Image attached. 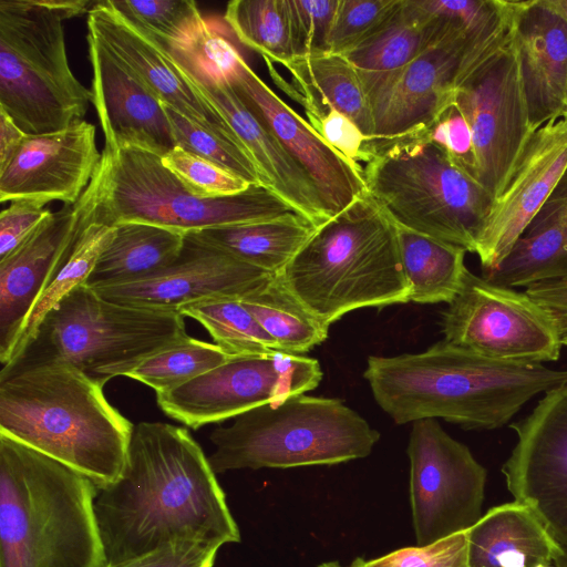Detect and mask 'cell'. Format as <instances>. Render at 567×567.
<instances>
[{
	"mask_svg": "<svg viewBox=\"0 0 567 567\" xmlns=\"http://www.w3.org/2000/svg\"><path fill=\"white\" fill-rule=\"evenodd\" d=\"M241 302L280 352L302 355L327 339L329 326L297 298L281 274Z\"/></svg>",
	"mask_w": 567,
	"mask_h": 567,
	"instance_id": "obj_34",
	"label": "cell"
},
{
	"mask_svg": "<svg viewBox=\"0 0 567 567\" xmlns=\"http://www.w3.org/2000/svg\"><path fill=\"white\" fill-rule=\"evenodd\" d=\"M363 561H364V559H362L361 557H358L348 566L341 565L338 561H327V563L319 565L318 567H362Z\"/></svg>",
	"mask_w": 567,
	"mask_h": 567,
	"instance_id": "obj_51",
	"label": "cell"
},
{
	"mask_svg": "<svg viewBox=\"0 0 567 567\" xmlns=\"http://www.w3.org/2000/svg\"><path fill=\"white\" fill-rule=\"evenodd\" d=\"M555 567H567V545L559 543L553 558Z\"/></svg>",
	"mask_w": 567,
	"mask_h": 567,
	"instance_id": "obj_50",
	"label": "cell"
},
{
	"mask_svg": "<svg viewBox=\"0 0 567 567\" xmlns=\"http://www.w3.org/2000/svg\"><path fill=\"white\" fill-rule=\"evenodd\" d=\"M280 274L328 326L355 309L410 301L398 227L367 193L318 227Z\"/></svg>",
	"mask_w": 567,
	"mask_h": 567,
	"instance_id": "obj_5",
	"label": "cell"
},
{
	"mask_svg": "<svg viewBox=\"0 0 567 567\" xmlns=\"http://www.w3.org/2000/svg\"><path fill=\"white\" fill-rule=\"evenodd\" d=\"M94 511L106 565L178 543L220 548L241 539L200 445L165 422L134 425L123 473L97 488Z\"/></svg>",
	"mask_w": 567,
	"mask_h": 567,
	"instance_id": "obj_1",
	"label": "cell"
},
{
	"mask_svg": "<svg viewBox=\"0 0 567 567\" xmlns=\"http://www.w3.org/2000/svg\"><path fill=\"white\" fill-rule=\"evenodd\" d=\"M162 164L193 195L219 198L244 192L250 184L216 164L175 146L161 156Z\"/></svg>",
	"mask_w": 567,
	"mask_h": 567,
	"instance_id": "obj_40",
	"label": "cell"
},
{
	"mask_svg": "<svg viewBox=\"0 0 567 567\" xmlns=\"http://www.w3.org/2000/svg\"><path fill=\"white\" fill-rule=\"evenodd\" d=\"M109 4L155 40L188 44L207 21L192 0H107Z\"/></svg>",
	"mask_w": 567,
	"mask_h": 567,
	"instance_id": "obj_38",
	"label": "cell"
},
{
	"mask_svg": "<svg viewBox=\"0 0 567 567\" xmlns=\"http://www.w3.org/2000/svg\"><path fill=\"white\" fill-rule=\"evenodd\" d=\"M560 118H563L567 123V97H566L565 109H564V112H563V115Z\"/></svg>",
	"mask_w": 567,
	"mask_h": 567,
	"instance_id": "obj_53",
	"label": "cell"
},
{
	"mask_svg": "<svg viewBox=\"0 0 567 567\" xmlns=\"http://www.w3.org/2000/svg\"><path fill=\"white\" fill-rule=\"evenodd\" d=\"M455 18L431 13L420 0H402L374 33L341 55L360 75L393 72L419 56Z\"/></svg>",
	"mask_w": 567,
	"mask_h": 567,
	"instance_id": "obj_29",
	"label": "cell"
},
{
	"mask_svg": "<svg viewBox=\"0 0 567 567\" xmlns=\"http://www.w3.org/2000/svg\"><path fill=\"white\" fill-rule=\"evenodd\" d=\"M97 487L0 435V567H105Z\"/></svg>",
	"mask_w": 567,
	"mask_h": 567,
	"instance_id": "obj_4",
	"label": "cell"
},
{
	"mask_svg": "<svg viewBox=\"0 0 567 567\" xmlns=\"http://www.w3.org/2000/svg\"><path fill=\"white\" fill-rule=\"evenodd\" d=\"M133 430L103 386L69 363L1 370L0 435L71 467L97 488L122 475Z\"/></svg>",
	"mask_w": 567,
	"mask_h": 567,
	"instance_id": "obj_3",
	"label": "cell"
},
{
	"mask_svg": "<svg viewBox=\"0 0 567 567\" xmlns=\"http://www.w3.org/2000/svg\"><path fill=\"white\" fill-rule=\"evenodd\" d=\"M179 312L198 321L215 344L231 357L279 351L275 340L239 299H206L187 305Z\"/></svg>",
	"mask_w": 567,
	"mask_h": 567,
	"instance_id": "obj_36",
	"label": "cell"
},
{
	"mask_svg": "<svg viewBox=\"0 0 567 567\" xmlns=\"http://www.w3.org/2000/svg\"><path fill=\"white\" fill-rule=\"evenodd\" d=\"M567 169V123L549 122L533 134L502 194L494 199L476 255L483 274L496 269Z\"/></svg>",
	"mask_w": 567,
	"mask_h": 567,
	"instance_id": "obj_21",
	"label": "cell"
},
{
	"mask_svg": "<svg viewBox=\"0 0 567 567\" xmlns=\"http://www.w3.org/2000/svg\"><path fill=\"white\" fill-rule=\"evenodd\" d=\"M47 203L32 198L10 202L0 214V260L19 247L51 214Z\"/></svg>",
	"mask_w": 567,
	"mask_h": 567,
	"instance_id": "obj_44",
	"label": "cell"
},
{
	"mask_svg": "<svg viewBox=\"0 0 567 567\" xmlns=\"http://www.w3.org/2000/svg\"><path fill=\"white\" fill-rule=\"evenodd\" d=\"M73 0H0V107L27 135L82 121L92 100L69 64L64 20Z\"/></svg>",
	"mask_w": 567,
	"mask_h": 567,
	"instance_id": "obj_7",
	"label": "cell"
},
{
	"mask_svg": "<svg viewBox=\"0 0 567 567\" xmlns=\"http://www.w3.org/2000/svg\"><path fill=\"white\" fill-rule=\"evenodd\" d=\"M162 104L172 126L176 146L216 164L250 185L261 184L255 163L240 145L214 134L171 106Z\"/></svg>",
	"mask_w": 567,
	"mask_h": 567,
	"instance_id": "obj_39",
	"label": "cell"
},
{
	"mask_svg": "<svg viewBox=\"0 0 567 567\" xmlns=\"http://www.w3.org/2000/svg\"><path fill=\"white\" fill-rule=\"evenodd\" d=\"M97 169L95 219L111 226L141 221L188 234L297 213L261 184L226 197L200 198L178 182L161 156L134 146H104Z\"/></svg>",
	"mask_w": 567,
	"mask_h": 567,
	"instance_id": "obj_10",
	"label": "cell"
},
{
	"mask_svg": "<svg viewBox=\"0 0 567 567\" xmlns=\"http://www.w3.org/2000/svg\"><path fill=\"white\" fill-rule=\"evenodd\" d=\"M115 230V226L97 221L95 215L81 227L48 275L23 322L11 360L4 368L22 355L48 312L74 288L86 282L100 256L112 241Z\"/></svg>",
	"mask_w": 567,
	"mask_h": 567,
	"instance_id": "obj_32",
	"label": "cell"
},
{
	"mask_svg": "<svg viewBox=\"0 0 567 567\" xmlns=\"http://www.w3.org/2000/svg\"><path fill=\"white\" fill-rule=\"evenodd\" d=\"M442 313L444 340L493 360L544 364L560 358L557 324L526 291L466 271Z\"/></svg>",
	"mask_w": 567,
	"mask_h": 567,
	"instance_id": "obj_12",
	"label": "cell"
},
{
	"mask_svg": "<svg viewBox=\"0 0 567 567\" xmlns=\"http://www.w3.org/2000/svg\"><path fill=\"white\" fill-rule=\"evenodd\" d=\"M363 377L396 424L441 417L495 430L534 396L566 383L567 369L493 360L443 339L419 353L370 355Z\"/></svg>",
	"mask_w": 567,
	"mask_h": 567,
	"instance_id": "obj_2",
	"label": "cell"
},
{
	"mask_svg": "<svg viewBox=\"0 0 567 567\" xmlns=\"http://www.w3.org/2000/svg\"><path fill=\"white\" fill-rule=\"evenodd\" d=\"M379 439L380 433L341 400L302 393L215 429L208 461L216 474L332 465L368 456Z\"/></svg>",
	"mask_w": 567,
	"mask_h": 567,
	"instance_id": "obj_8",
	"label": "cell"
},
{
	"mask_svg": "<svg viewBox=\"0 0 567 567\" xmlns=\"http://www.w3.org/2000/svg\"><path fill=\"white\" fill-rule=\"evenodd\" d=\"M265 62L275 83L303 106L308 120L334 109L373 138L368 96L357 69L343 55L321 53L286 62L281 65L289 72V81L276 72L272 62Z\"/></svg>",
	"mask_w": 567,
	"mask_h": 567,
	"instance_id": "obj_26",
	"label": "cell"
},
{
	"mask_svg": "<svg viewBox=\"0 0 567 567\" xmlns=\"http://www.w3.org/2000/svg\"><path fill=\"white\" fill-rule=\"evenodd\" d=\"M224 20L239 42L264 60L284 64L295 58L288 0H233Z\"/></svg>",
	"mask_w": 567,
	"mask_h": 567,
	"instance_id": "obj_35",
	"label": "cell"
},
{
	"mask_svg": "<svg viewBox=\"0 0 567 567\" xmlns=\"http://www.w3.org/2000/svg\"><path fill=\"white\" fill-rule=\"evenodd\" d=\"M272 276L186 234L181 254L166 267L133 281L92 289L120 305L179 312L206 299L243 300Z\"/></svg>",
	"mask_w": 567,
	"mask_h": 567,
	"instance_id": "obj_18",
	"label": "cell"
},
{
	"mask_svg": "<svg viewBox=\"0 0 567 567\" xmlns=\"http://www.w3.org/2000/svg\"><path fill=\"white\" fill-rule=\"evenodd\" d=\"M558 540L528 505L492 507L467 529L468 567H555Z\"/></svg>",
	"mask_w": 567,
	"mask_h": 567,
	"instance_id": "obj_27",
	"label": "cell"
},
{
	"mask_svg": "<svg viewBox=\"0 0 567 567\" xmlns=\"http://www.w3.org/2000/svg\"><path fill=\"white\" fill-rule=\"evenodd\" d=\"M483 277L511 288L567 280V169L507 257Z\"/></svg>",
	"mask_w": 567,
	"mask_h": 567,
	"instance_id": "obj_28",
	"label": "cell"
},
{
	"mask_svg": "<svg viewBox=\"0 0 567 567\" xmlns=\"http://www.w3.org/2000/svg\"><path fill=\"white\" fill-rule=\"evenodd\" d=\"M188 337L181 312L112 302L82 284L48 312L22 355L2 370L59 361L104 386Z\"/></svg>",
	"mask_w": 567,
	"mask_h": 567,
	"instance_id": "obj_9",
	"label": "cell"
},
{
	"mask_svg": "<svg viewBox=\"0 0 567 567\" xmlns=\"http://www.w3.org/2000/svg\"><path fill=\"white\" fill-rule=\"evenodd\" d=\"M322 377L319 361L301 354L233 357L176 389L156 393V401L167 416L196 430L315 390Z\"/></svg>",
	"mask_w": 567,
	"mask_h": 567,
	"instance_id": "obj_13",
	"label": "cell"
},
{
	"mask_svg": "<svg viewBox=\"0 0 567 567\" xmlns=\"http://www.w3.org/2000/svg\"><path fill=\"white\" fill-rule=\"evenodd\" d=\"M101 156L95 126L84 120L58 132L27 135L0 169V202L32 198L73 205L90 184Z\"/></svg>",
	"mask_w": 567,
	"mask_h": 567,
	"instance_id": "obj_22",
	"label": "cell"
},
{
	"mask_svg": "<svg viewBox=\"0 0 567 567\" xmlns=\"http://www.w3.org/2000/svg\"><path fill=\"white\" fill-rule=\"evenodd\" d=\"M92 100L104 146H134L158 156L176 146L159 99L92 33L87 32Z\"/></svg>",
	"mask_w": 567,
	"mask_h": 567,
	"instance_id": "obj_23",
	"label": "cell"
},
{
	"mask_svg": "<svg viewBox=\"0 0 567 567\" xmlns=\"http://www.w3.org/2000/svg\"><path fill=\"white\" fill-rule=\"evenodd\" d=\"M511 427L517 442L502 467L507 488L567 545V382Z\"/></svg>",
	"mask_w": 567,
	"mask_h": 567,
	"instance_id": "obj_17",
	"label": "cell"
},
{
	"mask_svg": "<svg viewBox=\"0 0 567 567\" xmlns=\"http://www.w3.org/2000/svg\"><path fill=\"white\" fill-rule=\"evenodd\" d=\"M367 194L399 227L476 254L494 198L430 136V126L369 140Z\"/></svg>",
	"mask_w": 567,
	"mask_h": 567,
	"instance_id": "obj_6",
	"label": "cell"
},
{
	"mask_svg": "<svg viewBox=\"0 0 567 567\" xmlns=\"http://www.w3.org/2000/svg\"><path fill=\"white\" fill-rule=\"evenodd\" d=\"M318 227L302 215L188 233L271 275L284 271Z\"/></svg>",
	"mask_w": 567,
	"mask_h": 567,
	"instance_id": "obj_30",
	"label": "cell"
},
{
	"mask_svg": "<svg viewBox=\"0 0 567 567\" xmlns=\"http://www.w3.org/2000/svg\"><path fill=\"white\" fill-rule=\"evenodd\" d=\"M157 42L193 92L230 127L255 163L261 184L317 227L328 221L330 217L309 176L241 102L226 75L179 45Z\"/></svg>",
	"mask_w": 567,
	"mask_h": 567,
	"instance_id": "obj_16",
	"label": "cell"
},
{
	"mask_svg": "<svg viewBox=\"0 0 567 567\" xmlns=\"http://www.w3.org/2000/svg\"><path fill=\"white\" fill-rule=\"evenodd\" d=\"M452 106L470 126L473 178L496 199L535 133L512 27L497 41L465 53Z\"/></svg>",
	"mask_w": 567,
	"mask_h": 567,
	"instance_id": "obj_11",
	"label": "cell"
},
{
	"mask_svg": "<svg viewBox=\"0 0 567 567\" xmlns=\"http://www.w3.org/2000/svg\"><path fill=\"white\" fill-rule=\"evenodd\" d=\"M115 235L86 280L91 288L133 281L173 262L186 234L141 221L115 225Z\"/></svg>",
	"mask_w": 567,
	"mask_h": 567,
	"instance_id": "obj_31",
	"label": "cell"
},
{
	"mask_svg": "<svg viewBox=\"0 0 567 567\" xmlns=\"http://www.w3.org/2000/svg\"><path fill=\"white\" fill-rule=\"evenodd\" d=\"M86 25L87 32L134 73L162 103L199 126L241 146L226 122L177 73L162 45L120 14L107 0L93 4L87 13Z\"/></svg>",
	"mask_w": 567,
	"mask_h": 567,
	"instance_id": "obj_25",
	"label": "cell"
},
{
	"mask_svg": "<svg viewBox=\"0 0 567 567\" xmlns=\"http://www.w3.org/2000/svg\"><path fill=\"white\" fill-rule=\"evenodd\" d=\"M433 142L442 146L452 159L472 177L473 145L470 126L464 116L451 106L430 126Z\"/></svg>",
	"mask_w": 567,
	"mask_h": 567,
	"instance_id": "obj_47",
	"label": "cell"
},
{
	"mask_svg": "<svg viewBox=\"0 0 567 567\" xmlns=\"http://www.w3.org/2000/svg\"><path fill=\"white\" fill-rule=\"evenodd\" d=\"M402 0H338L329 52L343 54L374 33Z\"/></svg>",
	"mask_w": 567,
	"mask_h": 567,
	"instance_id": "obj_41",
	"label": "cell"
},
{
	"mask_svg": "<svg viewBox=\"0 0 567 567\" xmlns=\"http://www.w3.org/2000/svg\"><path fill=\"white\" fill-rule=\"evenodd\" d=\"M288 1L293 59L330 53L329 39L338 0Z\"/></svg>",
	"mask_w": 567,
	"mask_h": 567,
	"instance_id": "obj_42",
	"label": "cell"
},
{
	"mask_svg": "<svg viewBox=\"0 0 567 567\" xmlns=\"http://www.w3.org/2000/svg\"><path fill=\"white\" fill-rule=\"evenodd\" d=\"M556 4L560 9V11L565 14L567 18V0H555Z\"/></svg>",
	"mask_w": 567,
	"mask_h": 567,
	"instance_id": "obj_52",
	"label": "cell"
},
{
	"mask_svg": "<svg viewBox=\"0 0 567 567\" xmlns=\"http://www.w3.org/2000/svg\"><path fill=\"white\" fill-rule=\"evenodd\" d=\"M233 357L217 344L192 337L147 358L126 378L136 380L156 393L176 389Z\"/></svg>",
	"mask_w": 567,
	"mask_h": 567,
	"instance_id": "obj_37",
	"label": "cell"
},
{
	"mask_svg": "<svg viewBox=\"0 0 567 567\" xmlns=\"http://www.w3.org/2000/svg\"><path fill=\"white\" fill-rule=\"evenodd\" d=\"M518 53L534 131L561 117L567 97V18L555 0L512 1Z\"/></svg>",
	"mask_w": 567,
	"mask_h": 567,
	"instance_id": "obj_24",
	"label": "cell"
},
{
	"mask_svg": "<svg viewBox=\"0 0 567 567\" xmlns=\"http://www.w3.org/2000/svg\"><path fill=\"white\" fill-rule=\"evenodd\" d=\"M396 227L410 301L450 303L458 293L468 270L464 262L466 250Z\"/></svg>",
	"mask_w": 567,
	"mask_h": 567,
	"instance_id": "obj_33",
	"label": "cell"
},
{
	"mask_svg": "<svg viewBox=\"0 0 567 567\" xmlns=\"http://www.w3.org/2000/svg\"><path fill=\"white\" fill-rule=\"evenodd\" d=\"M526 292L553 317L561 343L567 347V280L536 284L527 287Z\"/></svg>",
	"mask_w": 567,
	"mask_h": 567,
	"instance_id": "obj_48",
	"label": "cell"
},
{
	"mask_svg": "<svg viewBox=\"0 0 567 567\" xmlns=\"http://www.w3.org/2000/svg\"><path fill=\"white\" fill-rule=\"evenodd\" d=\"M225 75L241 102L309 176L330 218L367 193L363 169L327 143L270 89L243 55Z\"/></svg>",
	"mask_w": 567,
	"mask_h": 567,
	"instance_id": "obj_19",
	"label": "cell"
},
{
	"mask_svg": "<svg viewBox=\"0 0 567 567\" xmlns=\"http://www.w3.org/2000/svg\"><path fill=\"white\" fill-rule=\"evenodd\" d=\"M416 545L470 529L482 517L486 470L435 419L412 422L408 450Z\"/></svg>",
	"mask_w": 567,
	"mask_h": 567,
	"instance_id": "obj_14",
	"label": "cell"
},
{
	"mask_svg": "<svg viewBox=\"0 0 567 567\" xmlns=\"http://www.w3.org/2000/svg\"><path fill=\"white\" fill-rule=\"evenodd\" d=\"M25 136L27 134L0 107V169L10 162Z\"/></svg>",
	"mask_w": 567,
	"mask_h": 567,
	"instance_id": "obj_49",
	"label": "cell"
},
{
	"mask_svg": "<svg viewBox=\"0 0 567 567\" xmlns=\"http://www.w3.org/2000/svg\"><path fill=\"white\" fill-rule=\"evenodd\" d=\"M307 121L327 143L354 166L363 169L362 147L369 138L351 118L330 109L327 113Z\"/></svg>",
	"mask_w": 567,
	"mask_h": 567,
	"instance_id": "obj_45",
	"label": "cell"
},
{
	"mask_svg": "<svg viewBox=\"0 0 567 567\" xmlns=\"http://www.w3.org/2000/svg\"><path fill=\"white\" fill-rule=\"evenodd\" d=\"M362 567H468L467 530L364 560Z\"/></svg>",
	"mask_w": 567,
	"mask_h": 567,
	"instance_id": "obj_43",
	"label": "cell"
},
{
	"mask_svg": "<svg viewBox=\"0 0 567 567\" xmlns=\"http://www.w3.org/2000/svg\"><path fill=\"white\" fill-rule=\"evenodd\" d=\"M100 173L79 200L51 214L10 255L0 260V362L11 360L23 322L56 259L95 215Z\"/></svg>",
	"mask_w": 567,
	"mask_h": 567,
	"instance_id": "obj_20",
	"label": "cell"
},
{
	"mask_svg": "<svg viewBox=\"0 0 567 567\" xmlns=\"http://www.w3.org/2000/svg\"><path fill=\"white\" fill-rule=\"evenodd\" d=\"M499 21L474 31L455 18L405 66L379 75L359 74L372 113V140L433 125L453 104L457 72L474 37Z\"/></svg>",
	"mask_w": 567,
	"mask_h": 567,
	"instance_id": "obj_15",
	"label": "cell"
},
{
	"mask_svg": "<svg viewBox=\"0 0 567 567\" xmlns=\"http://www.w3.org/2000/svg\"><path fill=\"white\" fill-rule=\"evenodd\" d=\"M219 547L178 543L144 556L105 567H214Z\"/></svg>",
	"mask_w": 567,
	"mask_h": 567,
	"instance_id": "obj_46",
	"label": "cell"
}]
</instances>
